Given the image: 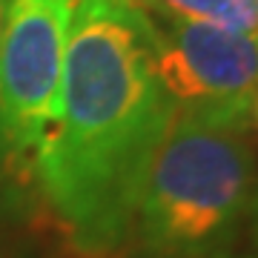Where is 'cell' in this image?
<instances>
[{"instance_id": "cell-1", "label": "cell", "mask_w": 258, "mask_h": 258, "mask_svg": "<svg viewBox=\"0 0 258 258\" xmlns=\"http://www.w3.org/2000/svg\"><path fill=\"white\" fill-rule=\"evenodd\" d=\"M169 120L155 20L129 0H75L35 181L81 255L112 258L126 249L141 184Z\"/></svg>"}, {"instance_id": "cell-2", "label": "cell", "mask_w": 258, "mask_h": 258, "mask_svg": "<svg viewBox=\"0 0 258 258\" xmlns=\"http://www.w3.org/2000/svg\"><path fill=\"white\" fill-rule=\"evenodd\" d=\"M249 120L172 112L141 184L126 247L135 258H210L224 252L258 201Z\"/></svg>"}, {"instance_id": "cell-3", "label": "cell", "mask_w": 258, "mask_h": 258, "mask_svg": "<svg viewBox=\"0 0 258 258\" xmlns=\"http://www.w3.org/2000/svg\"><path fill=\"white\" fill-rule=\"evenodd\" d=\"M75 0H6L0 29V175L35 181L55 118Z\"/></svg>"}, {"instance_id": "cell-4", "label": "cell", "mask_w": 258, "mask_h": 258, "mask_svg": "<svg viewBox=\"0 0 258 258\" xmlns=\"http://www.w3.org/2000/svg\"><path fill=\"white\" fill-rule=\"evenodd\" d=\"M155 63L172 112L249 120L258 92V35L155 20Z\"/></svg>"}, {"instance_id": "cell-5", "label": "cell", "mask_w": 258, "mask_h": 258, "mask_svg": "<svg viewBox=\"0 0 258 258\" xmlns=\"http://www.w3.org/2000/svg\"><path fill=\"white\" fill-rule=\"evenodd\" d=\"M155 20L207 23L238 35H258V6L252 0H132Z\"/></svg>"}, {"instance_id": "cell-6", "label": "cell", "mask_w": 258, "mask_h": 258, "mask_svg": "<svg viewBox=\"0 0 258 258\" xmlns=\"http://www.w3.org/2000/svg\"><path fill=\"white\" fill-rule=\"evenodd\" d=\"M210 258H258V255H232V252H218V255H210Z\"/></svg>"}, {"instance_id": "cell-7", "label": "cell", "mask_w": 258, "mask_h": 258, "mask_svg": "<svg viewBox=\"0 0 258 258\" xmlns=\"http://www.w3.org/2000/svg\"><path fill=\"white\" fill-rule=\"evenodd\" d=\"M3 15H6V0H0V29H3Z\"/></svg>"}, {"instance_id": "cell-8", "label": "cell", "mask_w": 258, "mask_h": 258, "mask_svg": "<svg viewBox=\"0 0 258 258\" xmlns=\"http://www.w3.org/2000/svg\"><path fill=\"white\" fill-rule=\"evenodd\" d=\"M255 238H258V201H255Z\"/></svg>"}, {"instance_id": "cell-9", "label": "cell", "mask_w": 258, "mask_h": 258, "mask_svg": "<svg viewBox=\"0 0 258 258\" xmlns=\"http://www.w3.org/2000/svg\"><path fill=\"white\" fill-rule=\"evenodd\" d=\"M255 115H258V92H255Z\"/></svg>"}, {"instance_id": "cell-10", "label": "cell", "mask_w": 258, "mask_h": 258, "mask_svg": "<svg viewBox=\"0 0 258 258\" xmlns=\"http://www.w3.org/2000/svg\"><path fill=\"white\" fill-rule=\"evenodd\" d=\"M252 3H255V6H258V0H252Z\"/></svg>"}, {"instance_id": "cell-11", "label": "cell", "mask_w": 258, "mask_h": 258, "mask_svg": "<svg viewBox=\"0 0 258 258\" xmlns=\"http://www.w3.org/2000/svg\"><path fill=\"white\" fill-rule=\"evenodd\" d=\"M129 3H132V0H129Z\"/></svg>"}]
</instances>
